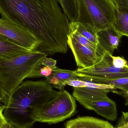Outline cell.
Wrapping results in <instances>:
<instances>
[{
	"mask_svg": "<svg viewBox=\"0 0 128 128\" xmlns=\"http://www.w3.org/2000/svg\"><path fill=\"white\" fill-rule=\"evenodd\" d=\"M57 0H0L2 18L40 41L36 51L52 56L68 52L70 23Z\"/></svg>",
	"mask_w": 128,
	"mask_h": 128,
	"instance_id": "1",
	"label": "cell"
},
{
	"mask_svg": "<svg viewBox=\"0 0 128 128\" xmlns=\"http://www.w3.org/2000/svg\"><path fill=\"white\" fill-rule=\"evenodd\" d=\"M58 92L45 80L25 81L10 94L3 114L6 120L21 128H32L35 106L49 101Z\"/></svg>",
	"mask_w": 128,
	"mask_h": 128,
	"instance_id": "2",
	"label": "cell"
},
{
	"mask_svg": "<svg viewBox=\"0 0 128 128\" xmlns=\"http://www.w3.org/2000/svg\"><path fill=\"white\" fill-rule=\"evenodd\" d=\"M48 56L35 51L0 62V82L4 89L10 95L25 79L32 78Z\"/></svg>",
	"mask_w": 128,
	"mask_h": 128,
	"instance_id": "3",
	"label": "cell"
},
{
	"mask_svg": "<svg viewBox=\"0 0 128 128\" xmlns=\"http://www.w3.org/2000/svg\"><path fill=\"white\" fill-rule=\"evenodd\" d=\"M77 22L95 34L112 27L117 8L112 0H76Z\"/></svg>",
	"mask_w": 128,
	"mask_h": 128,
	"instance_id": "4",
	"label": "cell"
},
{
	"mask_svg": "<svg viewBox=\"0 0 128 128\" xmlns=\"http://www.w3.org/2000/svg\"><path fill=\"white\" fill-rule=\"evenodd\" d=\"M76 108V99L64 88L49 101L36 106L32 118L35 122L56 124L72 116Z\"/></svg>",
	"mask_w": 128,
	"mask_h": 128,
	"instance_id": "5",
	"label": "cell"
},
{
	"mask_svg": "<svg viewBox=\"0 0 128 128\" xmlns=\"http://www.w3.org/2000/svg\"><path fill=\"white\" fill-rule=\"evenodd\" d=\"M112 54L105 52L98 62L90 67L74 70L75 74L80 80H92L95 79L114 80L128 77V66L122 68H116L112 63Z\"/></svg>",
	"mask_w": 128,
	"mask_h": 128,
	"instance_id": "6",
	"label": "cell"
},
{
	"mask_svg": "<svg viewBox=\"0 0 128 128\" xmlns=\"http://www.w3.org/2000/svg\"><path fill=\"white\" fill-rule=\"evenodd\" d=\"M0 34L15 44L32 52L36 51L40 45V41L33 34L2 18L0 19Z\"/></svg>",
	"mask_w": 128,
	"mask_h": 128,
	"instance_id": "7",
	"label": "cell"
},
{
	"mask_svg": "<svg viewBox=\"0 0 128 128\" xmlns=\"http://www.w3.org/2000/svg\"><path fill=\"white\" fill-rule=\"evenodd\" d=\"M68 44L74 54L77 66L79 68L92 66L99 61L104 55L81 45L70 34L68 36Z\"/></svg>",
	"mask_w": 128,
	"mask_h": 128,
	"instance_id": "8",
	"label": "cell"
},
{
	"mask_svg": "<svg viewBox=\"0 0 128 128\" xmlns=\"http://www.w3.org/2000/svg\"><path fill=\"white\" fill-rule=\"evenodd\" d=\"M76 100L85 108L94 110L106 119L114 121L117 118L118 114L116 104L110 98L96 100L78 99Z\"/></svg>",
	"mask_w": 128,
	"mask_h": 128,
	"instance_id": "9",
	"label": "cell"
},
{
	"mask_svg": "<svg viewBox=\"0 0 128 128\" xmlns=\"http://www.w3.org/2000/svg\"><path fill=\"white\" fill-rule=\"evenodd\" d=\"M97 35L98 46L106 52L112 55L118 49L122 37L112 27L100 31Z\"/></svg>",
	"mask_w": 128,
	"mask_h": 128,
	"instance_id": "10",
	"label": "cell"
},
{
	"mask_svg": "<svg viewBox=\"0 0 128 128\" xmlns=\"http://www.w3.org/2000/svg\"><path fill=\"white\" fill-rule=\"evenodd\" d=\"M78 78L75 74L74 70H64L57 67L52 69L51 75L45 77V80L53 88L60 90L64 88L68 81L78 80Z\"/></svg>",
	"mask_w": 128,
	"mask_h": 128,
	"instance_id": "11",
	"label": "cell"
},
{
	"mask_svg": "<svg viewBox=\"0 0 128 128\" xmlns=\"http://www.w3.org/2000/svg\"><path fill=\"white\" fill-rule=\"evenodd\" d=\"M64 128H115L109 122L92 116H80L68 121Z\"/></svg>",
	"mask_w": 128,
	"mask_h": 128,
	"instance_id": "12",
	"label": "cell"
},
{
	"mask_svg": "<svg viewBox=\"0 0 128 128\" xmlns=\"http://www.w3.org/2000/svg\"><path fill=\"white\" fill-rule=\"evenodd\" d=\"M32 52L10 41L0 34V62Z\"/></svg>",
	"mask_w": 128,
	"mask_h": 128,
	"instance_id": "13",
	"label": "cell"
},
{
	"mask_svg": "<svg viewBox=\"0 0 128 128\" xmlns=\"http://www.w3.org/2000/svg\"><path fill=\"white\" fill-rule=\"evenodd\" d=\"M73 96L76 100L84 99L90 100H104L109 98L108 94L112 91L109 89L90 87H74Z\"/></svg>",
	"mask_w": 128,
	"mask_h": 128,
	"instance_id": "14",
	"label": "cell"
},
{
	"mask_svg": "<svg viewBox=\"0 0 128 128\" xmlns=\"http://www.w3.org/2000/svg\"><path fill=\"white\" fill-rule=\"evenodd\" d=\"M112 27L121 36L128 38V7L117 8Z\"/></svg>",
	"mask_w": 128,
	"mask_h": 128,
	"instance_id": "15",
	"label": "cell"
},
{
	"mask_svg": "<svg viewBox=\"0 0 128 128\" xmlns=\"http://www.w3.org/2000/svg\"><path fill=\"white\" fill-rule=\"evenodd\" d=\"M82 80L90 81L99 84L111 85L114 87V90L113 91L114 92L118 89L120 90V92H116L117 94H120L124 97L128 95V77L114 80L99 79L92 80Z\"/></svg>",
	"mask_w": 128,
	"mask_h": 128,
	"instance_id": "16",
	"label": "cell"
},
{
	"mask_svg": "<svg viewBox=\"0 0 128 128\" xmlns=\"http://www.w3.org/2000/svg\"><path fill=\"white\" fill-rule=\"evenodd\" d=\"M70 22H77L78 16L76 0H57Z\"/></svg>",
	"mask_w": 128,
	"mask_h": 128,
	"instance_id": "17",
	"label": "cell"
},
{
	"mask_svg": "<svg viewBox=\"0 0 128 128\" xmlns=\"http://www.w3.org/2000/svg\"><path fill=\"white\" fill-rule=\"evenodd\" d=\"M70 35L81 45L86 46L93 52L104 54L106 52L99 46H97L90 41L88 39L81 35L77 31L70 28Z\"/></svg>",
	"mask_w": 128,
	"mask_h": 128,
	"instance_id": "18",
	"label": "cell"
},
{
	"mask_svg": "<svg viewBox=\"0 0 128 128\" xmlns=\"http://www.w3.org/2000/svg\"><path fill=\"white\" fill-rule=\"evenodd\" d=\"M70 28L77 31L81 35L87 38L96 46H98L97 34H95L85 28L82 24L78 22L70 23Z\"/></svg>",
	"mask_w": 128,
	"mask_h": 128,
	"instance_id": "19",
	"label": "cell"
},
{
	"mask_svg": "<svg viewBox=\"0 0 128 128\" xmlns=\"http://www.w3.org/2000/svg\"><path fill=\"white\" fill-rule=\"evenodd\" d=\"M66 85L74 87H90L114 90V87L111 85L94 83L90 81H84L79 80H73L68 81Z\"/></svg>",
	"mask_w": 128,
	"mask_h": 128,
	"instance_id": "20",
	"label": "cell"
},
{
	"mask_svg": "<svg viewBox=\"0 0 128 128\" xmlns=\"http://www.w3.org/2000/svg\"><path fill=\"white\" fill-rule=\"evenodd\" d=\"M10 96L4 89L0 82V109L4 110L6 108L9 102Z\"/></svg>",
	"mask_w": 128,
	"mask_h": 128,
	"instance_id": "21",
	"label": "cell"
},
{
	"mask_svg": "<svg viewBox=\"0 0 128 128\" xmlns=\"http://www.w3.org/2000/svg\"><path fill=\"white\" fill-rule=\"evenodd\" d=\"M52 72V70L51 68L46 67V66H41L39 69L37 70L33 74L32 78L44 77H46L51 75Z\"/></svg>",
	"mask_w": 128,
	"mask_h": 128,
	"instance_id": "22",
	"label": "cell"
},
{
	"mask_svg": "<svg viewBox=\"0 0 128 128\" xmlns=\"http://www.w3.org/2000/svg\"><path fill=\"white\" fill-rule=\"evenodd\" d=\"M112 63L116 68H122L128 66L127 61L123 57L112 56Z\"/></svg>",
	"mask_w": 128,
	"mask_h": 128,
	"instance_id": "23",
	"label": "cell"
},
{
	"mask_svg": "<svg viewBox=\"0 0 128 128\" xmlns=\"http://www.w3.org/2000/svg\"><path fill=\"white\" fill-rule=\"evenodd\" d=\"M57 61L52 58H48L47 57L44 58L42 61L43 66L48 67L51 68L52 70L54 69L57 67L56 66Z\"/></svg>",
	"mask_w": 128,
	"mask_h": 128,
	"instance_id": "24",
	"label": "cell"
},
{
	"mask_svg": "<svg viewBox=\"0 0 128 128\" xmlns=\"http://www.w3.org/2000/svg\"><path fill=\"white\" fill-rule=\"evenodd\" d=\"M117 8L128 7V0H112Z\"/></svg>",
	"mask_w": 128,
	"mask_h": 128,
	"instance_id": "25",
	"label": "cell"
},
{
	"mask_svg": "<svg viewBox=\"0 0 128 128\" xmlns=\"http://www.w3.org/2000/svg\"><path fill=\"white\" fill-rule=\"evenodd\" d=\"M3 128H22L7 120H5Z\"/></svg>",
	"mask_w": 128,
	"mask_h": 128,
	"instance_id": "26",
	"label": "cell"
},
{
	"mask_svg": "<svg viewBox=\"0 0 128 128\" xmlns=\"http://www.w3.org/2000/svg\"><path fill=\"white\" fill-rule=\"evenodd\" d=\"M4 109H0V128H3L6 119L3 114Z\"/></svg>",
	"mask_w": 128,
	"mask_h": 128,
	"instance_id": "27",
	"label": "cell"
},
{
	"mask_svg": "<svg viewBox=\"0 0 128 128\" xmlns=\"http://www.w3.org/2000/svg\"><path fill=\"white\" fill-rule=\"evenodd\" d=\"M122 115H123L124 118L123 128H128V112H122Z\"/></svg>",
	"mask_w": 128,
	"mask_h": 128,
	"instance_id": "28",
	"label": "cell"
},
{
	"mask_svg": "<svg viewBox=\"0 0 128 128\" xmlns=\"http://www.w3.org/2000/svg\"><path fill=\"white\" fill-rule=\"evenodd\" d=\"M126 99L125 103V104L126 106H128V95L126 96L125 97H124Z\"/></svg>",
	"mask_w": 128,
	"mask_h": 128,
	"instance_id": "29",
	"label": "cell"
}]
</instances>
